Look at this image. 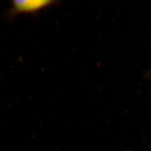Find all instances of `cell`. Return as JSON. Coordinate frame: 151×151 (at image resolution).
I'll use <instances>...</instances> for the list:
<instances>
[{
  "mask_svg": "<svg viewBox=\"0 0 151 151\" xmlns=\"http://www.w3.org/2000/svg\"><path fill=\"white\" fill-rule=\"evenodd\" d=\"M53 1L15 0L12 1L10 15L15 16L20 14L32 13L45 8L54 3Z\"/></svg>",
  "mask_w": 151,
  "mask_h": 151,
  "instance_id": "1",
  "label": "cell"
}]
</instances>
